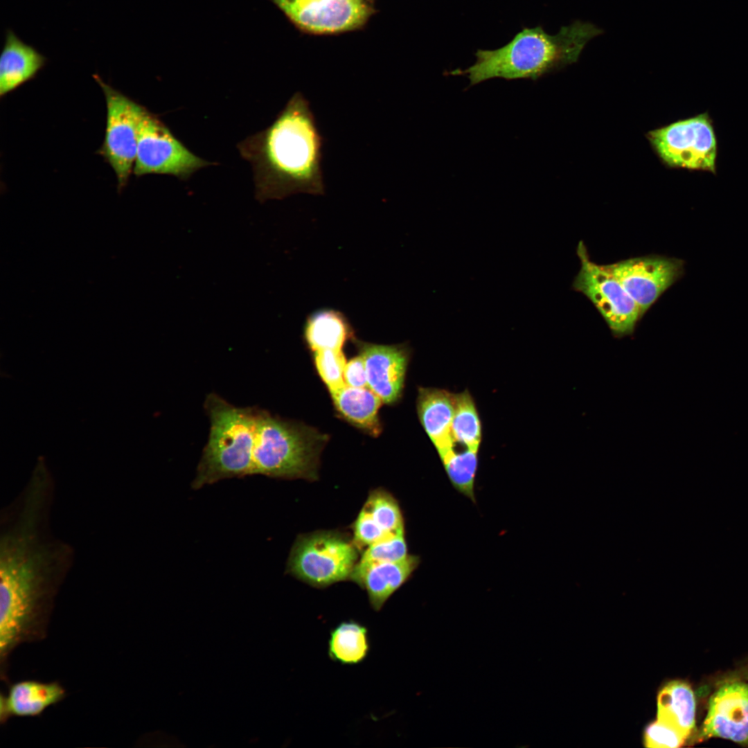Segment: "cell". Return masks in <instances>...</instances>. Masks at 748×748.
Returning <instances> with one entry per match:
<instances>
[{
    "label": "cell",
    "instance_id": "obj_1",
    "mask_svg": "<svg viewBox=\"0 0 748 748\" xmlns=\"http://www.w3.org/2000/svg\"><path fill=\"white\" fill-rule=\"evenodd\" d=\"M53 487L50 474L33 471L1 515L0 629L11 636H30L46 627L72 564V548L50 532Z\"/></svg>",
    "mask_w": 748,
    "mask_h": 748
},
{
    "label": "cell",
    "instance_id": "obj_2",
    "mask_svg": "<svg viewBox=\"0 0 748 748\" xmlns=\"http://www.w3.org/2000/svg\"><path fill=\"white\" fill-rule=\"evenodd\" d=\"M323 141L309 101L296 92L270 126L238 145L252 166L257 197L323 195Z\"/></svg>",
    "mask_w": 748,
    "mask_h": 748
},
{
    "label": "cell",
    "instance_id": "obj_3",
    "mask_svg": "<svg viewBox=\"0 0 748 748\" xmlns=\"http://www.w3.org/2000/svg\"><path fill=\"white\" fill-rule=\"evenodd\" d=\"M603 33L595 25L580 21L562 26L554 35L541 26L525 28L499 48L478 50L474 64L448 75H465L470 86L496 78L535 80L576 62L587 43Z\"/></svg>",
    "mask_w": 748,
    "mask_h": 748
},
{
    "label": "cell",
    "instance_id": "obj_4",
    "mask_svg": "<svg viewBox=\"0 0 748 748\" xmlns=\"http://www.w3.org/2000/svg\"><path fill=\"white\" fill-rule=\"evenodd\" d=\"M255 425L251 475L317 479L319 456L328 435L258 407Z\"/></svg>",
    "mask_w": 748,
    "mask_h": 748
},
{
    "label": "cell",
    "instance_id": "obj_5",
    "mask_svg": "<svg viewBox=\"0 0 748 748\" xmlns=\"http://www.w3.org/2000/svg\"><path fill=\"white\" fill-rule=\"evenodd\" d=\"M204 408L210 431L192 483L194 489L251 475L256 407H237L212 393L206 396Z\"/></svg>",
    "mask_w": 748,
    "mask_h": 748
},
{
    "label": "cell",
    "instance_id": "obj_6",
    "mask_svg": "<svg viewBox=\"0 0 748 748\" xmlns=\"http://www.w3.org/2000/svg\"><path fill=\"white\" fill-rule=\"evenodd\" d=\"M353 541L335 531H317L299 536L288 558L287 571L318 588L350 578L357 563Z\"/></svg>",
    "mask_w": 748,
    "mask_h": 748
},
{
    "label": "cell",
    "instance_id": "obj_7",
    "mask_svg": "<svg viewBox=\"0 0 748 748\" xmlns=\"http://www.w3.org/2000/svg\"><path fill=\"white\" fill-rule=\"evenodd\" d=\"M576 252L580 268L573 288L593 303L614 337L632 335L641 319L637 305L615 277L591 261L582 241L578 243Z\"/></svg>",
    "mask_w": 748,
    "mask_h": 748
},
{
    "label": "cell",
    "instance_id": "obj_8",
    "mask_svg": "<svg viewBox=\"0 0 748 748\" xmlns=\"http://www.w3.org/2000/svg\"><path fill=\"white\" fill-rule=\"evenodd\" d=\"M101 87L107 105V122L100 154L113 168L118 190L127 185L136 157L139 127L145 107L93 75Z\"/></svg>",
    "mask_w": 748,
    "mask_h": 748
},
{
    "label": "cell",
    "instance_id": "obj_9",
    "mask_svg": "<svg viewBox=\"0 0 748 748\" xmlns=\"http://www.w3.org/2000/svg\"><path fill=\"white\" fill-rule=\"evenodd\" d=\"M211 164L191 152L158 117L145 108L139 127L133 169L136 176L159 174L186 179Z\"/></svg>",
    "mask_w": 748,
    "mask_h": 748
},
{
    "label": "cell",
    "instance_id": "obj_10",
    "mask_svg": "<svg viewBox=\"0 0 748 748\" xmlns=\"http://www.w3.org/2000/svg\"><path fill=\"white\" fill-rule=\"evenodd\" d=\"M663 160L675 167L715 173L718 144L707 113L674 123L650 134Z\"/></svg>",
    "mask_w": 748,
    "mask_h": 748
},
{
    "label": "cell",
    "instance_id": "obj_11",
    "mask_svg": "<svg viewBox=\"0 0 748 748\" xmlns=\"http://www.w3.org/2000/svg\"><path fill=\"white\" fill-rule=\"evenodd\" d=\"M299 30L337 34L362 28L374 13L367 0H269Z\"/></svg>",
    "mask_w": 748,
    "mask_h": 748
},
{
    "label": "cell",
    "instance_id": "obj_12",
    "mask_svg": "<svg viewBox=\"0 0 748 748\" xmlns=\"http://www.w3.org/2000/svg\"><path fill=\"white\" fill-rule=\"evenodd\" d=\"M622 285L642 318L657 299L684 274L685 261L648 255L601 265Z\"/></svg>",
    "mask_w": 748,
    "mask_h": 748
},
{
    "label": "cell",
    "instance_id": "obj_13",
    "mask_svg": "<svg viewBox=\"0 0 748 748\" xmlns=\"http://www.w3.org/2000/svg\"><path fill=\"white\" fill-rule=\"evenodd\" d=\"M718 684L697 741L721 738L748 746V682L728 679Z\"/></svg>",
    "mask_w": 748,
    "mask_h": 748
},
{
    "label": "cell",
    "instance_id": "obj_14",
    "mask_svg": "<svg viewBox=\"0 0 748 748\" xmlns=\"http://www.w3.org/2000/svg\"><path fill=\"white\" fill-rule=\"evenodd\" d=\"M356 344L364 362L367 386L382 402H395L404 388L409 350L404 345Z\"/></svg>",
    "mask_w": 748,
    "mask_h": 748
},
{
    "label": "cell",
    "instance_id": "obj_15",
    "mask_svg": "<svg viewBox=\"0 0 748 748\" xmlns=\"http://www.w3.org/2000/svg\"><path fill=\"white\" fill-rule=\"evenodd\" d=\"M419 563V558L413 555L395 562L359 560L350 580L366 591L371 606L374 610L380 611L391 596L409 578Z\"/></svg>",
    "mask_w": 748,
    "mask_h": 748
},
{
    "label": "cell",
    "instance_id": "obj_16",
    "mask_svg": "<svg viewBox=\"0 0 748 748\" xmlns=\"http://www.w3.org/2000/svg\"><path fill=\"white\" fill-rule=\"evenodd\" d=\"M416 408L423 429L443 460L455 448L452 432L455 393L445 389L420 387Z\"/></svg>",
    "mask_w": 748,
    "mask_h": 748
},
{
    "label": "cell",
    "instance_id": "obj_17",
    "mask_svg": "<svg viewBox=\"0 0 748 748\" xmlns=\"http://www.w3.org/2000/svg\"><path fill=\"white\" fill-rule=\"evenodd\" d=\"M66 696L60 684L35 680L17 682L10 686L7 695H1L0 720L6 722L11 716L35 717Z\"/></svg>",
    "mask_w": 748,
    "mask_h": 748
},
{
    "label": "cell",
    "instance_id": "obj_18",
    "mask_svg": "<svg viewBox=\"0 0 748 748\" xmlns=\"http://www.w3.org/2000/svg\"><path fill=\"white\" fill-rule=\"evenodd\" d=\"M46 62L45 56L8 29L0 58V96L34 78Z\"/></svg>",
    "mask_w": 748,
    "mask_h": 748
},
{
    "label": "cell",
    "instance_id": "obj_19",
    "mask_svg": "<svg viewBox=\"0 0 748 748\" xmlns=\"http://www.w3.org/2000/svg\"><path fill=\"white\" fill-rule=\"evenodd\" d=\"M330 393L337 410L346 420L373 436L381 433L377 413L382 401L370 389L345 384Z\"/></svg>",
    "mask_w": 748,
    "mask_h": 748
},
{
    "label": "cell",
    "instance_id": "obj_20",
    "mask_svg": "<svg viewBox=\"0 0 748 748\" xmlns=\"http://www.w3.org/2000/svg\"><path fill=\"white\" fill-rule=\"evenodd\" d=\"M305 341L313 351L342 350L346 341L354 339L347 317L332 308H322L311 313L303 328Z\"/></svg>",
    "mask_w": 748,
    "mask_h": 748
},
{
    "label": "cell",
    "instance_id": "obj_21",
    "mask_svg": "<svg viewBox=\"0 0 748 748\" xmlns=\"http://www.w3.org/2000/svg\"><path fill=\"white\" fill-rule=\"evenodd\" d=\"M657 719L688 738L695 728L696 702L690 685L673 681L660 691L657 699Z\"/></svg>",
    "mask_w": 748,
    "mask_h": 748
},
{
    "label": "cell",
    "instance_id": "obj_22",
    "mask_svg": "<svg viewBox=\"0 0 748 748\" xmlns=\"http://www.w3.org/2000/svg\"><path fill=\"white\" fill-rule=\"evenodd\" d=\"M369 650L368 629L356 621H341L330 632L328 653L334 661L343 665L358 664L367 657Z\"/></svg>",
    "mask_w": 748,
    "mask_h": 748
},
{
    "label": "cell",
    "instance_id": "obj_23",
    "mask_svg": "<svg viewBox=\"0 0 748 748\" xmlns=\"http://www.w3.org/2000/svg\"><path fill=\"white\" fill-rule=\"evenodd\" d=\"M455 445L479 451L482 439V426L473 398L467 390L455 393V411L452 425Z\"/></svg>",
    "mask_w": 748,
    "mask_h": 748
},
{
    "label": "cell",
    "instance_id": "obj_24",
    "mask_svg": "<svg viewBox=\"0 0 748 748\" xmlns=\"http://www.w3.org/2000/svg\"><path fill=\"white\" fill-rule=\"evenodd\" d=\"M362 510L389 536L404 533V519L396 499L388 492L372 491Z\"/></svg>",
    "mask_w": 748,
    "mask_h": 748
},
{
    "label": "cell",
    "instance_id": "obj_25",
    "mask_svg": "<svg viewBox=\"0 0 748 748\" xmlns=\"http://www.w3.org/2000/svg\"><path fill=\"white\" fill-rule=\"evenodd\" d=\"M453 486L473 501L474 481L478 467V451H455L441 460Z\"/></svg>",
    "mask_w": 748,
    "mask_h": 748
},
{
    "label": "cell",
    "instance_id": "obj_26",
    "mask_svg": "<svg viewBox=\"0 0 748 748\" xmlns=\"http://www.w3.org/2000/svg\"><path fill=\"white\" fill-rule=\"evenodd\" d=\"M317 371L330 393L345 384L346 364L342 350L325 349L314 352Z\"/></svg>",
    "mask_w": 748,
    "mask_h": 748
},
{
    "label": "cell",
    "instance_id": "obj_27",
    "mask_svg": "<svg viewBox=\"0 0 748 748\" xmlns=\"http://www.w3.org/2000/svg\"><path fill=\"white\" fill-rule=\"evenodd\" d=\"M408 555L404 533H400L367 546L359 561L395 562L405 558Z\"/></svg>",
    "mask_w": 748,
    "mask_h": 748
},
{
    "label": "cell",
    "instance_id": "obj_28",
    "mask_svg": "<svg viewBox=\"0 0 748 748\" xmlns=\"http://www.w3.org/2000/svg\"><path fill=\"white\" fill-rule=\"evenodd\" d=\"M687 739L679 731L658 719L649 724L644 732V743L648 747H679Z\"/></svg>",
    "mask_w": 748,
    "mask_h": 748
},
{
    "label": "cell",
    "instance_id": "obj_29",
    "mask_svg": "<svg viewBox=\"0 0 748 748\" xmlns=\"http://www.w3.org/2000/svg\"><path fill=\"white\" fill-rule=\"evenodd\" d=\"M353 534V541L357 548L367 547L380 540L394 536L386 535L362 509L354 522Z\"/></svg>",
    "mask_w": 748,
    "mask_h": 748
},
{
    "label": "cell",
    "instance_id": "obj_30",
    "mask_svg": "<svg viewBox=\"0 0 748 748\" xmlns=\"http://www.w3.org/2000/svg\"><path fill=\"white\" fill-rule=\"evenodd\" d=\"M344 378L345 384L350 386L361 388L367 386L366 368L360 355L351 359L346 363Z\"/></svg>",
    "mask_w": 748,
    "mask_h": 748
},
{
    "label": "cell",
    "instance_id": "obj_31",
    "mask_svg": "<svg viewBox=\"0 0 748 748\" xmlns=\"http://www.w3.org/2000/svg\"><path fill=\"white\" fill-rule=\"evenodd\" d=\"M736 674L739 679L748 682V660L737 668Z\"/></svg>",
    "mask_w": 748,
    "mask_h": 748
},
{
    "label": "cell",
    "instance_id": "obj_32",
    "mask_svg": "<svg viewBox=\"0 0 748 748\" xmlns=\"http://www.w3.org/2000/svg\"><path fill=\"white\" fill-rule=\"evenodd\" d=\"M367 1H368L370 3H372L373 1V0H367Z\"/></svg>",
    "mask_w": 748,
    "mask_h": 748
}]
</instances>
